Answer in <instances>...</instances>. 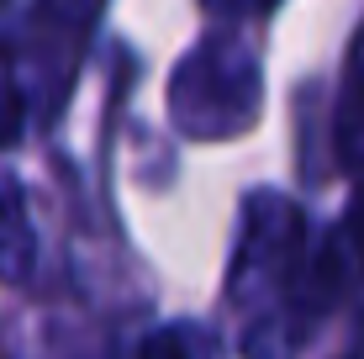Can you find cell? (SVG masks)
Here are the masks:
<instances>
[{"instance_id": "7a4b0ae2", "label": "cell", "mask_w": 364, "mask_h": 359, "mask_svg": "<svg viewBox=\"0 0 364 359\" xmlns=\"http://www.w3.org/2000/svg\"><path fill=\"white\" fill-rule=\"evenodd\" d=\"M301 264H306V222L291 201L259 191L248 195L243 212V243H237V264H232V291H291L301 286Z\"/></svg>"}, {"instance_id": "ba28073f", "label": "cell", "mask_w": 364, "mask_h": 359, "mask_svg": "<svg viewBox=\"0 0 364 359\" xmlns=\"http://www.w3.org/2000/svg\"><path fill=\"white\" fill-rule=\"evenodd\" d=\"M338 243H343V254H354V264L364 269V191L354 195V206H348V217H343V232H338Z\"/></svg>"}, {"instance_id": "3957f363", "label": "cell", "mask_w": 364, "mask_h": 359, "mask_svg": "<svg viewBox=\"0 0 364 359\" xmlns=\"http://www.w3.org/2000/svg\"><path fill=\"white\" fill-rule=\"evenodd\" d=\"M106 0H37L32 6V43H27V64H32V95L37 111H58L69 95V80L85 58Z\"/></svg>"}, {"instance_id": "5b68a950", "label": "cell", "mask_w": 364, "mask_h": 359, "mask_svg": "<svg viewBox=\"0 0 364 359\" xmlns=\"http://www.w3.org/2000/svg\"><path fill=\"white\" fill-rule=\"evenodd\" d=\"M333 148H338L348 175L364 180V37L354 43V58H348V90H343V101H338Z\"/></svg>"}, {"instance_id": "6da1fadb", "label": "cell", "mask_w": 364, "mask_h": 359, "mask_svg": "<svg viewBox=\"0 0 364 359\" xmlns=\"http://www.w3.org/2000/svg\"><path fill=\"white\" fill-rule=\"evenodd\" d=\"M169 111L185 138H237L259 117V58L243 48V37L217 32L174 69Z\"/></svg>"}, {"instance_id": "277c9868", "label": "cell", "mask_w": 364, "mask_h": 359, "mask_svg": "<svg viewBox=\"0 0 364 359\" xmlns=\"http://www.w3.org/2000/svg\"><path fill=\"white\" fill-rule=\"evenodd\" d=\"M37 264V232L27 217V195L11 175H0V280L21 286Z\"/></svg>"}, {"instance_id": "8992f818", "label": "cell", "mask_w": 364, "mask_h": 359, "mask_svg": "<svg viewBox=\"0 0 364 359\" xmlns=\"http://www.w3.org/2000/svg\"><path fill=\"white\" fill-rule=\"evenodd\" d=\"M143 359H228V349L200 323H169L143 343Z\"/></svg>"}, {"instance_id": "52a82bcc", "label": "cell", "mask_w": 364, "mask_h": 359, "mask_svg": "<svg viewBox=\"0 0 364 359\" xmlns=\"http://www.w3.org/2000/svg\"><path fill=\"white\" fill-rule=\"evenodd\" d=\"M21 122H27V85L16 74V53L0 43V148L21 138Z\"/></svg>"}, {"instance_id": "9c48e42d", "label": "cell", "mask_w": 364, "mask_h": 359, "mask_svg": "<svg viewBox=\"0 0 364 359\" xmlns=\"http://www.w3.org/2000/svg\"><path fill=\"white\" fill-rule=\"evenodd\" d=\"M217 21H248V16H264L274 0H200Z\"/></svg>"}, {"instance_id": "30bf717a", "label": "cell", "mask_w": 364, "mask_h": 359, "mask_svg": "<svg viewBox=\"0 0 364 359\" xmlns=\"http://www.w3.org/2000/svg\"><path fill=\"white\" fill-rule=\"evenodd\" d=\"M0 6H6V0H0Z\"/></svg>"}]
</instances>
